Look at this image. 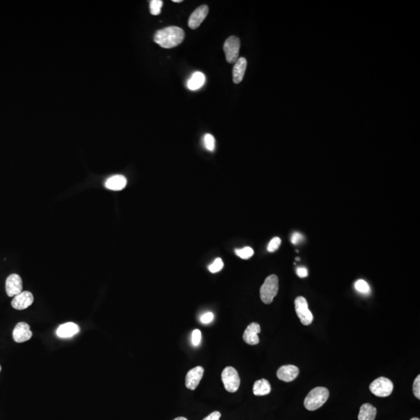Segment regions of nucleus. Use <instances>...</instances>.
<instances>
[{"label":"nucleus","instance_id":"1","mask_svg":"<svg viewBox=\"0 0 420 420\" xmlns=\"http://www.w3.org/2000/svg\"><path fill=\"white\" fill-rule=\"evenodd\" d=\"M184 36V31L181 27L171 26L157 31L153 40L164 49H173L182 44Z\"/></svg>","mask_w":420,"mask_h":420},{"label":"nucleus","instance_id":"2","mask_svg":"<svg viewBox=\"0 0 420 420\" xmlns=\"http://www.w3.org/2000/svg\"><path fill=\"white\" fill-rule=\"evenodd\" d=\"M329 397V391L324 387H317L308 393L304 399V407L309 411L320 409Z\"/></svg>","mask_w":420,"mask_h":420},{"label":"nucleus","instance_id":"3","mask_svg":"<svg viewBox=\"0 0 420 420\" xmlns=\"http://www.w3.org/2000/svg\"><path fill=\"white\" fill-rule=\"evenodd\" d=\"M279 291V279L275 275H269L265 279L260 289V296L265 304H271Z\"/></svg>","mask_w":420,"mask_h":420},{"label":"nucleus","instance_id":"4","mask_svg":"<svg viewBox=\"0 0 420 420\" xmlns=\"http://www.w3.org/2000/svg\"><path fill=\"white\" fill-rule=\"evenodd\" d=\"M222 382L224 384L225 389L228 392L235 393L240 387V379L238 373L235 368L227 366L221 374Z\"/></svg>","mask_w":420,"mask_h":420},{"label":"nucleus","instance_id":"5","mask_svg":"<svg viewBox=\"0 0 420 420\" xmlns=\"http://www.w3.org/2000/svg\"><path fill=\"white\" fill-rule=\"evenodd\" d=\"M393 383L387 378H377L370 384V390L376 396L381 398L387 397L393 391Z\"/></svg>","mask_w":420,"mask_h":420},{"label":"nucleus","instance_id":"6","mask_svg":"<svg viewBox=\"0 0 420 420\" xmlns=\"http://www.w3.org/2000/svg\"><path fill=\"white\" fill-rule=\"evenodd\" d=\"M295 310L304 326H309L313 322L314 317L308 308V301L304 296H297L295 300Z\"/></svg>","mask_w":420,"mask_h":420},{"label":"nucleus","instance_id":"7","mask_svg":"<svg viewBox=\"0 0 420 420\" xmlns=\"http://www.w3.org/2000/svg\"><path fill=\"white\" fill-rule=\"evenodd\" d=\"M240 39L235 36H231L225 41L223 51L226 55V59L229 63H235L238 59L240 52Z\"/></svg>","mask_w":420,"mask_h":420},{"label":"nucleus","instance_id":"8","mask_svg":"<svg viewBox=\"0 0 420 420\" xmlns=\"http://www.w3.org/2000/svg\"><path fill=\"white\" fill-rule=\"evenodd\" d=\"M23 282L18 274H11L6 281V291L8 296L12 297L23 292Z\"/></svg>","mask_w":420,"mask_h":420},{"label":"nucleus","instance_id":"9","mask_svg":"<svg viewBox=\"0 0 420 420\" xmlns=\"http://www.w3.org/2000/svg\"><path fill=\"white\" fill-rule=\"evenodd\" d=\"M32 335L33 333L31 331V327L26 322H19L13 331L14 340L18 343H25L31 339Z\"/></svg>","mask_w":420,"mask_h":420},{"label":"nucleus","instance_id":"10","mask_svg":"<svg viewBox=\"0 0 420 420\" xmlns=\"http://www.w3.org/2000/svg\"><path fill=\"white\" fill-rule=\"evenodd\" d=\"M34 302V296L29 291H23L14 296L11 305L14 309L18 310H24L29 308Z\"/></svg>","mask_w":420,"mask_h":420},{"label":"nucleus","instance_id":"11","mask_svg":"<svg viewBox=\"0 0 420 420\" xmlns=\"http://www.w3.org/2000/svg\"><path fill=\"white\" fill-rule=\"evenodd\" d=\"M204 368L202 366H198L190 370L186 375L185 385L187 388L190 390L196 389V387L200 384V381L203 377Z\"/></svg>","mask_w":420,"mask_h":420},{"label":"nucleus","instance_id":"12","mask_svg":"<svg viewBox=\"0 0 420 420\" xmlns=\"http://www.w3.org/2000/svg\"><path fill=\"white\" fill-rule=\"evenodd\" d=\"M208 13H209V7L206 5H202L198 7L190 16L188 19V27L193 30L198 28L207 17Z\"/></svg>","mask_w":420,"mask_h":420},{"label":"nucleus","instance_id":"13","mask_svg":"<svg viewBox=\"0 0 420 420\" xmlns=\"http://www.w3.org/2000/svg\"><path fill=\"white\" fill-rule=\"evenodd\" d=\"M261 332V327L256 322H252L247 327L243 335V339L247 344L255 346L259 343V338L257 334Z\"/></svg>","mask_w":420,"mask_h":420},{"label":"nucleus","instance_id":"14","mask_svg":"<svg viewBox=\"0 0 420 420\" xmlns=\"http://www.w3.org/2000/svg\"><path fill=\"white\" fill-rule=\"evenodd\" d=\"M300 370L294 365H285L281 366L277 371V377L281 381L291 382L298 377Z\"/></svg>","mask_w":420,"mask_h":420},{"label":"nucleus","instance_id":"15","mask_svg":"<svg viewBox=\"0 0 420 420\" xmlns=\"http://www.w3.org/2000/svg\"><path fill=\"white\" fill-rule=\"evenodd\" d=\"M80 332V327L73 322L62 324L56 330L57 336L61 339H69Z\"/></svg>","mask_w":420,"mask_h":420},{"label":"nucleus","instance_id":"16","mask_svg":"<svg viewBox=\"0 0 420 420\" xmlns=\"http://www.w3.org/2000/svg\"><path fill=\"white\" fill-rule=\"evenodd\" d=\"M247 69V60L244 58H240L235 63L233 69V81L235 84H240L244 79V73Z\"/></svg>","mask_w":420,"mask_h":420},{"label":"nucleus","instance_id":"17","mask_svg":"<svg viewBox=\"0 0 420 420\" xmlns=\"http://www.w3.org/2000/svg\"><path fill=\"white\" fill-rule=\"evenodd\" d=\"M127 184V180L126 177L123 175H114L108 178V180L105 182V188L112 191H121L124 189Z\"/></svg>","mask_w":420,"mask_h":420},{"label":"nucleus","instance_id":"18","mask_svg":"<svg viewBox=\"0 0 420 420\" xmlns=\"http://www.w3.org/2000/svg\"><path fill=\"white\" fill-rule=\"evenodd\" d=\"M205 76L201 72H196L187 82V87L191 91H197L205 84Z\"/></svg>","mask_w":420,"mask_h":420},{"label":"nucleus","instance_id":"19","mask_svg":"<svg viewBox=\"0 0 420 420\" xmlns=\"http://www.w3.org/2000/svg\"><path fill=\"white\" fill-rule=\"evenodd\" d=\"M377 416V409L371 404L365 403L360 407L358 420H374Z\"/></svg>","mask_w":420,"mask_h":420},{"label":"nucleus","instance_id":"20","mask_svg":"<svg viewBox=\"0 0 420 420\" xmlns=\"http://www.w3.org/2000/svg\"><path fill=\"white\" fill-rule=\"evenodd\" d=\"M271 392V385L267 380L261 379L255 382L253 393L256 396H264Z\"/></svg>","mask_w":420,"mask_h":420},{"label":"nucleus","instance_id":"21","mask_svg":"<svg viewBox=\"0 0 420 420\" xmlns=\"http://www.w3.org/2000/svg\"><path fill=\"white\" fill-rule=\"evenodd\" d=\"M203 144L205 149L209 150V151L213 152L215 150V138L211 134H205L203 137Z\"/></svg>","mask_w":420,"mask_h":420},{"label":"nucleus","instance_id":"22","mask_svg":"<svg viewBox=\"0 0 420 420\" xmlns=\"http://www.w3.org/2000/svg\"><path fill=\"white\" fill-rule=\"evenodd\" d=\"M355 289L357 292L363 294H368L370 292V286L364 279H359L355 283Z\"/></svg>","mask_w":420,"mask_h":420},{"label":"nucleus","instance_id":"23","mask_svg":"<svg viewBox=\"0 0 420 420\" xmlns=\"http://www.w3.org/2000/svg\"><path fill=\"white\" fill-rule=\"evenodd\" d=\"M163 1L161 0H152L149 2V10L151 14L154 16L159 15L161 13V8L163 6Z\"/></svg>","mask_w":420,"mask_h":420},{"label":"nucleus","instance_id":"24","mask_svg":"<svg viewBox=\"0 0 420 420\" xmlns=\"http://www.w3.org/2000/svg\"><path fill=\"white\" fill-rule=\"evenodd\" d=\"M235 254L242 259H248L253 256L254 250L250 247H245L240 249H236Z\"/></svg>","mask_w":420,"mask_h":420},{"label":"nucleus","instance_id":"25","mask_svg":"<svg viewBox=\"0 0 420 420\" xmlns=\"http://www.w3.org/2000/svg\"><path fill=\"white\" fill-rule=\"evenodd\" d=\"M223 268V261L220 257H217L211 265H209V272L212 273H217L222 270Z\"/></svg>","mask_w":420,"mask_h":420},{"label":"nucleus","instance_id":"26","mask_svg":"<svg viewBox=\"0 0 420 420\" xmlns=\"http://www.w3.org/2000/svg\"><path fill=\"white\" fill-rule=\"evenodd\" d=\"M281 244V239L279 237H274V238L270 240V242H269V245H268V252H274L279 248Z\"/></svg>","mask_w":420,"mask_h":420},{"label":"nucleus","instance_id":"27","mask_svg":"<svg viewBox=\"0 0 420 420\" xmlns=\"http://www.w3.org/2000/svg\"><path fill=\"white\" fill-rule=\"evenodd\" d=\"M201 333L200 330L195 329L192 331V343L194 347H198L201 343Z\"/></svg>","mask_w":420,"mask_h":420},{"label":"nucleus","instance_id":"28","mask_svg":"<svg viewBox=\"0 0 420 420\" xmlns=\"http://www.w3.org/2000/svg\"><path fill=\"white\" fill-rule=\"evenodd\" d=\"M413 394H414L416 398L420 400V375L417 376V378L415 379L414 383L413 386Z\"/></svg>","mask_w":420,"mask_h":420},{"label":"nucleus","instance_id":"29","mask_svg":"<svg viewBox=\"0 0 420 420\" xmlns=\"http://www.w3.org/2000/svg\"><path fill=\"white\" fill-rule=\"evenodd\" d=\"M213 318H214V315H213V313L212 312H207V313L204 314L203 315H201L200 321H201L202 324H209L213 321Z\"/></svg>","mask_w":420,"mask_h":420},{"label":"nucleus","instance_id":"30","mask_svg":"<svg viewBox=\"0 0 420 420\" xmlns=\"http://www.w3.org/2000/svg\"><path fill=\"white\" fill-rule=\"evenodd\" d=\"M304 237L300 233H294L291 237V242L293 244H298L304 240Z\"/></svg>","mask_w":420,"mask_h":420},{"label":"nucleus","instance_id":"31","mask_svg":"<svg viewBox=\"0 0 420 420\" xmlns=\"http://www.w3.org/2000/svg\"><path fill=\"white\" fill-rule=\"evenodd\" d=\"M296 275L300 278H305L308 275V269L304 267L297 268L296 269Z\"/></svg>","mask_w":420,"mask_h":420},{"label":"nucleus","instance_id":"32","mask_svg":"<svg viewBox=\"0 0 420 420\" xmlns=\"http://www.w3.org/2000/svg\"><path fill=\"white\" fill-rule=\"evenodd\" d=\"M221 417V413L219 412H213L211 414H209L207 417H205L203 420H219Z\"/></svg>","mask_w":420,"mask_h":420},{"label":"nucleus","instance_id":"33","mask_svg":"<svg viewBox=\"0 0 420 420\" xmlns=\"http://www.w3.org/2000/svg\"><path fill=\"white\" fill-rule=\"evenodd\" d=\"M174 420H188L187 419L184 418V417H178V418L174 419Z\"/></svg>","mask_w":420,"mask_h":420},{"label":"nucleus","instance_id":"34","mask_svg":"<svg viewBox=\"0 0 420 420\" xmlns=\"http://www.w3.org/2000/svg\"><path fill=\"white\" fill-rule=\"evenodd\" d=\"M173 2H182V0H173Z\"/></svg>","mask_w":420,"mask_h":420},{"label":"nucleus","instance_id":"35","mask_svg":"<svg viewBox=\"0 0 420 420\" xmlns=\"http://www.w3.org/2000/svg\"><path fill=\"white\" fill-rule=\"evenodd\" d=\"M410 420H420V419L417 418V417H414V418L411 419Z\"/></svg>","mask_w":420,"mask_h":420},{"label":"nucleus","instance_id":"36","mask_svg":"<svg viewBox=\"0 0 420 420\" xmlns=\"http://www.w3.org/2000/svg\"><path fill=\"white\" fill-rule=\"evenodd\" d=\"M0 372H1V366H0Z\"/></svg>","mask_w":420,"mask_h":420}]
</instances>
